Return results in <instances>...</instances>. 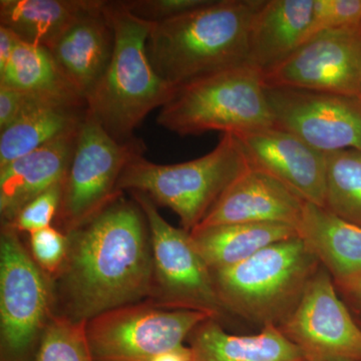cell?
Instances as JSON below:
<instances>
[{"mask_svg":"<svg viewBox=\"0 0 361 361\" xmlns=\"http://www.w3.org/2000/svg\"><path fill=\"white\" fill-rule=\"evenodd\" d=\"M68 238V257L54 280L56 314L89 322L148 300L154 277L151 236L135 200L122 195Z\"/></svg>","mask_w":361,"mask_h":361,"instance_id":"cell-1","label":"cell"},{"mask_svg":"<svg viewBox=\"0 0 361 361\" xmlns=\"http://www.w3.org/2000/svg\"><path fill=\"white\" fill-rule=\"evenodd\" d=\"M265 0H209L152 23L147 52L156 73L171 87L245 63L249 33Z\"/></svg>","mask_w":361,"mask_h":361,"instance_id":"cell-2","label":"cell"},{"mask_svg":"<svg viewBox=\"0 0 361 361\" xmlns=\"http://www.w3.org/2000/svg\"><path fill=\"white\" fill-rule=\"evenodd\" d=\"M115 30L110 65L87 101V109L116 141L135 139L149 114L168 103L174 92L154 70L147 52L152 23L130 13L121 0L109 1Z\"/></svg>","mask_w":361,"mask_h":361,"instance_id":"cell-3","label":"cell"},{"mask_svg":"<svg viewBox=\"0 0 361 361\" xmlns=\"http://www.w3.org/2000/svg\"><path fill=\"white\" fill-rule=\"evenodd\" d=\"M320 267L298 236L277 242L239 264L211 271L224 312L247 322L280 326Z\"/></svg>","mask_w":361,"mask_h":361,"instance_id":"cell-4","label":"cell"},{"mask_svg":"<svg viewBox=\"0 0 361 361\" xmlns=\"http://www.w3.org/2000/svg\"><path fill=\"white\" fill-rule=\"evenodd\" d=\"M157 123L180 137L239 135L274 126L262 73L247 63L176 87Z\"/></svg>","mask_w":361,"mask_h":361,"instance_id":"cell-5","label":"cell"},{"mask_svg":"<svg viewBox=\"0 0 361 361\" xmlns=\"http://www.w3.org/2000/svg\"><path fill=\"white\" fill-rule=\"evenodd\" d=\"M250 168L236 135L223 134L206 155L184 163L161 165L135 157L126 166L118 190L148 195L156 205L179 217L180 228L192 232L237 178Z\"/></svg>","mask_w":361,"mask_h":361,"instance_id":"cell-6","label":"cell"},{"mask_svg":"<svg viewBox=\"0 0 361 361\" xmlns=\"http://www.w3.org/2000/svg\"><path fill=\"white\" fill-rule=\"evenodd\" d=\"M54 313V280L33 260L20 233L1 223L0 361L32 360Z\"/></svg>","mask_w":361,"mask_h":361,"instance_id":"cell-7","label":"cell"},{"mask_svg":"<svg viewBox=\"0 0 361 361\" xmlns=\"http://www.w3.org/2000/svg\"><path fill=\"white\" fill-rule=\"evenodd\" d=\"M145 152L146 146L139 137L116 141L87 109L63 180L56 227L70 234L120 198L123 193L118 185L123 171Z\"/></svg>","mask_w":361,"mask_h":361,"instance_id":"cell-8","label":"cell"},{"mask_svg":"<svg viewBox=\"0 0 361 361\" xmlns=\"http://www.w3.org/2000/svg\"><path fill=\"white\" fill-rule=\"evenodd\" d=\"M209 318L216 317L202 311L169 310L148 300L114 308L87 323L92 357L151 361L185 346L193 330Z\"/></svg>","mask_w":361,"mask_h":361,"instance_id":"cell-9","label":"cell"},{"mask_svg":"<svg viewBox=\"0 0 361 361\" xmlns=\"http://www.w3.org/2000/svg\"><path fill=\"white\" fill-rule=\"evenodd\" d=\"M148 222L153 253V287L149 302L169 310L224 314L214 287L212 272L201 257L189 232L164 219L155 202L142 192H130Z\"/></svg>","mask_w":361,"mask_h":361,"instance_id":"cell-10","label":"cell"},{"mask_svg":"<svg viewBox=\"0 0 361 361\" xmlns=\"http://www.w3.org/2000/svg\"><path fill=\"white\" fill-rule=\"evenodd\" d=\"M279 329L307 361H361V329L320 265Z\"/></svg>","mask_w":361,"mask_h":361,"instance_id":"cell-11","label":"cell"},{"mask_svg":"<svg viewBox=\"0 0 361 361\" xmlns=\"http://www.w3.org/2000/svg\"><path fill=\"white\" fill-rule=\"evenodd\" d=\"M275 127L323 152L361 149V97L266 87Z\"/></svg>","mask_w":361,"mask_h":361,"instance_id":"cell-12","label":"cell"},{"mask_svg":"<svg viewBox=\"0 0 361 361\" xmlns=\"http://www.w3.org/2000/svg\"><path fill=\"white\" fill-rule=\"evenodd\" d=\"M265 87L361 96V27L334 30L303 42L262 75Z\"/></svg>","mask_w":361,"mask_h":361,"instance_id":"cell-13","label":"cell"},{"mask_svg":"<svg viewBox=\"0 0 361 361\" xmlns=\"http://www.w3.org/2000/svg\"><path fill=\"white\" fill-rule=\"evenodd\" d=\"M235 135L250 168L275 178L304 201L324 207L326 154L275 126Z\"/></svg>","mask_w":361,"mask_h":361,"instance_id":"cell-14","label":"cell"},{"mask_svg":"<svg viewBox=\"0 0 361 361\" xmlns=\"http://www.w3.org/2000/svg\"><path fill=\"white\" fill-rule=\"evenodd\" d=\"M304 203L303 199L275 178L249 168L221 195L196 228L280 223L296 229Z\"/></svg>","mask_w":361,"mask_h":361,"instance_id":"cell-15","label":"cell"},{"mask_svg":"<svg viewBox=\"0 0 361 361\" xmlns=\"http://www.w3.org/2000/svg\"><path fill=\"white\" fill-rule=\"evenodd\" d=\"M104 0L66 30L49 51L87 103L106 68L115 47V30Z\"/></svg>","mask_w":361,"mask_h":361,"instance_id":"cell-16","label":"cell"},{"mask_svg":"<svg viewBox=\"0 0 361 361\" xmlns=\"http://www.w3.org/2000/svg\"><path fill=\"white\" fill-rule=\"evenodd\" d=\"M80 125L0 169L1 223L13 222L28 202L63 183L75 153Z\"/></svg>","mask_w":361,"mask_h":361,"instance_id":"cell-17","label":"cell"},{"mask_svg":"<svg viewBox=\"0 0 361 361\" xmlns=\"http://www.w3.org/2000/svg\"><path fill=\"white\" fill-rule=\"evenodd\" d=\"M297 235L334 284L361 278V227L337 217L323 207L305 202Z\"/></svg>","mask_w":361,"mask_h":361,"instance_id":"cell-18","label":"cell"},{"mask_svg":"<svg viewBox=\"0 0 361 361\" xmlns=\"http://www.w3.org/2000/svg\"><path fill=\"white\" fill-rule=\"evenodd\" d=\"M314 0H265L249 33L246 63L264 73L295 51L310 25Z\"/></svg>","mask_w":361,"mask_h":361,"instance_id":"cell-19","label":"cell"},{"mask_svg":"<svg viewBox=\"0 0 361 361\" xmlns=\"http://www.w3.org/2000/svg\"><path fill=\"white\" fill-rule=\"evenodd\" d=\"M209 318L190 334L191 361H307L276 325L254 336H234Z\"/></svg>","mask_w":361,"mask_h":361,"instance_id":"cell-20","label":"cell"},{"mask_svg":"<svg viewBox=\"0 0 361 361\" xmlns=\"http://www.w3.org/2000/svg\"><path fill=\"white\" fill-rule=\"evenodd\" d=\"M104 0H0V25L26 44L51 49L59 37Z\"/></svg>","mask_w":361,"mask_h":361,"instance_id":"cell-21","label":"cell"},{"mask_svg":"<svg viewBox=\"0 0 361 361\" xmlns=\"http://www.w3.org/2000/svg\"><path fill=\"white\" fill-rule=\"evenodd\" d=\"M197 251L211 271L239 264L266 247L298 236L280 223H238L196 228L190 232Z\"/></svg>","mask_w":361,"mask_h":361,"instance_id":"cell-22","label":"cell"},{"mask_svg":"<svg viewBox=\"0 0 361 361\" xmlns=\"http://www.w3.org/2000/svg\"><path fill=\"white\" fill-rule=\"evenodd\" d=\"M0 85L25 90L58 103L87 108L84 97L68 82L45 47L20 40L6 70L0 73Z\"/></svg>","mask_w":361,"mask_h":361,"instance_id":"cell-23","label":"cell"},{"mask_svg":"<svg viewBox=\"0 0 361 361\" xmlns=\"http://www.w3.org/2000/svg\"><path fill=\"white\" fill-rule=\"evenodd\" d=\"M87 108L47 103L27 111L0 134V169L78 127Z\"/></svg>","mask_w":361,"mask_h":361,"instance_id":"cell-24","label":"cell"},{"mask_svg":"<svg viewBox=\"0 0 361 361\" xmlns=\"http://www.w3.org/2000/svg\"><path fill=\"white\" fill-rule=\"evenodd\" d=\"M323 208L361 227V149L326 154Z\"/></svg>","mask_w":361,"mask_h":361,"instance_id":"cell-25","label":"cell"},{"mask_svg":"<svg viewBox=\"0 0 361 361\" xmlns=\"http://www.w3.org/2000/svg\"><path fill=\"white\" fill-rule=\"evenodd\" d=\"M87 323L54 313L42 332L33 361H94Z\"/></svg>","mask_w":361,"mask_h":361,"instance_id":"cell-26","label":"cell"},{"mask_svg":"<svg viewBox=\"0 0 361 361\" xmlns=\"http://www.w3.org/2000/svg\"><path fill=\"white\" fill-rule=\"evenodd\" d=\"M360 26L361 0H314L310 25L301 44L320 33Z\"/></svg>","mask_w":361,"mask_h":361,"instance_id":"cell-27","label":"cell"},{"mask_svg":"<svg viewBox=\"0 0 361 361\" xmlns=\"http://www.w3.org/2000/svg\"><path fill=\"white\" fill-rule=\"evenodd\" d=\"M28 236L30 253L33 260L54 281L61 274L68 257V235L56 226H49L30 233Z\"/></svg>","mask_w":361,"mask_h":361,"instance_id":"cell-28","label":"cell"},{"mask_svg":"<svg viewBox=\"0 0 361 361\" xmlns=\"http://www.w3.org/2000/svg\"><path fill=\"white\" fill-rule=\"evenodd\" d=\"M63 184L61 183L52 187L28 202L13 222L8 224L13 226L20 234L26 233L27 235L52 226L61 205Z\"/></svg>","mask_w":361,"mask_h":361,"instance_id":"cell-29","label":"cell"},{"mask_svg":"<svg viewBox=\"0 0 361 361\" xmlns=\"http://www.w3.org/2000/svg\"><path fill=\"white\" fill-rule=\"evenodd\" d=\"M137 18L151 23L177 18L205 6L209 0H121Z\"/></svg>","mask_w":361,"mask_h":361,"instance_id":"cell-30","label":"cell"},{"mask_svg":"<svg viewBox=\"0 0 361 361\" xmlns=\"http://www.w3.org/2000/svg\"><path fill=\"white\" fill-rule=\"evenodd\" d=\"M47 103L58 102L51 101L47 97L37 96L25 90L0 85V132L13 125L27 111Z\"/></svg>","mask_w":361,"mask_h":361,"instance_id":"cell-31","label":"cell"},{"mask_svg":"<svg viewBox=\"0 0 361 361\" xmlns=\"http://www.w3.org/2000/svg\"><path fill=\"white\" fill-rule=\"evenodd\" d=\"M336 288L361 329V278L350 283L336 285Z\"/></svg>","mask_w":361,"mask_h":361,"instance_id":"cell-32","label":"cell"},{"mask_svg":"<svg viewBox=\"0 0 361 361\" xmlns=\"http://www.w3.org/2000/svg\"><path fill=\"white\" fill-rule=\"evenodd\" d=\"M20 39L6 26L0 25V73L6 70Z\"/></svg>","mask_w":361,"mask_h":361,"instance_id":"cell-33","label":"cell"},{"mask_svg":"<svg viewBox=\"0 0 361 361\" xmlns=\"http://www.w3.org/2000/svg\"><path fill=\"white\" fill-rule=\"evenodd\" d=\"M151 361H191V351L189 346L185 345L175 350L161 353Z\"/></svg>","mask_w":361,"mask_h":361,"instance_id":"cell-34","label":"cell"},{"mask_svg":"<svg viewBox=\"0 0 361 361\" xmlns=\"http://www.w3.org/2000/svg\"><path fill=\"white\" fill-rule=\"evenodd\" d=\"M360 27H361V26H360Z\"/></svg>","mask_w":361,"mask_h":361,"instance_id":"cell-35","label":"cell"},{"mask_svg":"<svg viewBox=\"0 0 361 361\" xmlns=\"http://www.w3.org/2000/svg\"><path fill=\"white\" fill-rule=\"evenodd\" d=\"M360 97H361V96H360Z\"/></svg>","mask_w":361,"mask_h":361,"instance_id":"cell-36","label":"cell"}]
</instances>
